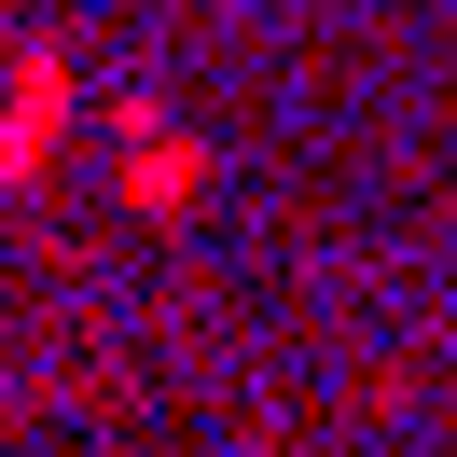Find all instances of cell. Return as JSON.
<instances>
[{
    "label": "cell",
    "mask_w": 457,
    "mask_h": 457,
    "mask_svg": "<svg viewBox=\"0 0 457 457\" xmlns=\"http://www.w3.org/2000/svg\"><path fill=\"white\" fill-rule=\"evenodd\" d=\"M56 125H70V70L29 56V70H14V112H0V180L42 167V153H56Z\"/></svg>",
    "instance_id": "6da1fadb"
},
{
    "label": "cell",
    "mask_w": 457,
    "mask_h": 457,
    "mask_svg": "<svg viewBox=\"0 0 457 457\" xmlns=\"http://www.w3.org/2000/svg\"><path fill=\"white\" fill-rule=\"evenodd\" d=\"M180 195H195V153H180V139H139V208H180Z\"/></svg>",
    "instance_id": "7a4b0ae2"
}]
</instances>
